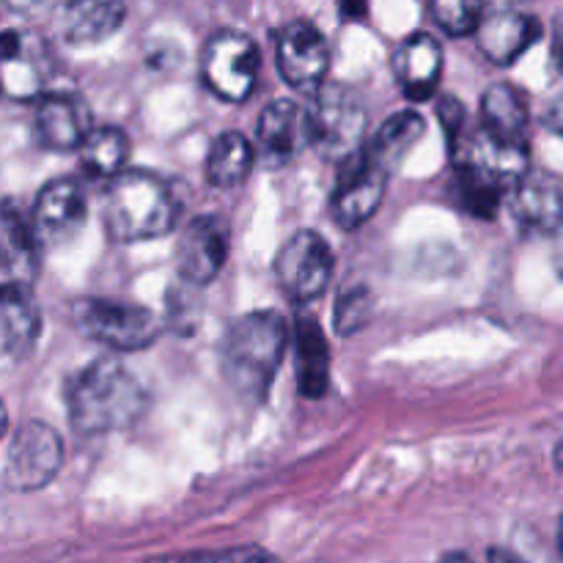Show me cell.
Masks as SVG:
<instances>
[{
	"mask_svg": "<svg viewBox=\"0 0 563 563\" xmlns=\"http://www.w3.org/2000/svg\"><path fill=\"white\" fill-rule=\"evenodd\" d=\"M143 412L146 390L113 357L93 361L69 390V421L88 438L132 427Z\"/></svg>",
	"mask_w": 563,
	"mask_h": 563,
	"instance_id": "1",
	"label": "cell"
},
{
	"mask_svg": "<svg viewBox=\"0 0 563 563\" xmlns=\"http://www.w3.org/2000/svg\"><path fill=\"white\" fill-rule=\"evenodd\" d=\"M289 330L275 311L242 317L223 344V374L231 388L251 401H262L284 361Z\"/></svg>",
	"mask_w": 563,
	"mask_h": 563,
	"instance_id": "2",
	"label": "cell"
},
{
	"mask_svg": "<svg viewBox=\"0 0 563 563\" xmlns=\"http://www.w3.org/2000/svg\"><path fill=\"white\" fill-rule=\"evenodd\" d=\"M176 198L148 170H119L104 190V229L115 242H143L168 234L176 223Z\"/></svg>",
	"mask_w": 563,
	"mask_h": 563,
	"instance_id": "3",
	"label": "cell"
},
{
	"mask_svg": "<svg viewBox=\"0 0 563 563\" xmlns=\"http://www.w3.org/2000/svg\"><path fill=\"white\" fill-rule=\"evenodd\" d=\"M311 113H306V137L322 157L341 159L361 152L366 135V108L352 88L328 82L319 86Z\"/></svg>",
	"mask_w": 563,
	"mask_h": 563,
	"instance_id": "4",
	"label": "cell"
},
{
	"mask_svg": "<svg viewBox=\"0 0 563 563\" xmlns=\"http://www.w3.org/2000/svg\"><path fill=\"white\" fill-rule=\"evenodd\" d=\"M75 322L88 339L115 352L146 350L159 335V322L148 308L113 300H77Z\"/></svg>",
	"mask_w": 563,
	"mask_h": 563,
	"instance_id": "5",
	"label": "cell"
},
{
	"mask_svg": "<svg viewBox=\"0 0 563 563\" xmlns=\"http://www.w3.org/2000/svg\"><path fill=\"white\" fill-rule=\"evenodd\" d=\"M451 154L456 157V170L484 181L498 192L511 190L528 174V165H531L526 143L504 141V137L489 135L487 130L460 137Z\"/></svg>",
	"mask_w": 563,
	"mask_h": 563,
	"instance_id": "6",
	"label": "cell"
},
{
	"mask_svg": "<svg viewBox=\"0 0 563 563\" xmlns=\"http://www.w3.org/2000/svg\"><path fill=\"white\" fill-rule=\"evenodd\" d=\"M60 462H64V443L58 432L42 421H27L11 440L3 478L16 493H36L58 476Z\"/></svg>",
	"mask_w": 563,
	"mask_h": 563,
	"instance_id": "7",
	"label": "cell"
},
{
	"mask_svg": "<svg viewBox=\"0 0 563 563\" xmlns=\"http://www.w3.org/2000/svg\"><path fill=\"white\" fill-rule=\"evenodd\" d=\"M258 75V47L240 31L214 33L203 49V80L225 102H245Z\"/></svg>",
	"mask_w": 563,
	"mask_h": 563,
	"instance_id": "8",
	"label": "cell"
},
{
	"mask_svg": "<svg viewBox=\"0 0 563 563\" xmlns=\"http://www.w3.org/2000/svg\"><path fill=\"white\" fill-rule=\"evenodd\" d=\"M275 275L295 302H308L322 295L333 275V251L317 231H297L275 258Z\"/></svg>",
	"mask_w": 563,
	"mask_h": 563,
	"instance_id": "9",
	"label": "cell"
},
{
	"mask_svg": "<svg viewBox=\"0 0 563 563\" xmlns=\"http://www.w3.org/2000/svg\"><path fill=\"white\" fill-rule=\"evenodd\" d=\"M385 181L388 174L363 148L341 159V176L333 192L335 223L350 231L366 223L383 203Z\"/></svg>",
	"mask_w": 563,
	"mask_h": 563,
	"instance_id": "10",
	"label": "cell"
},
{
	"mask_svg": "<svg viewBox=\"0 0 563 563\" xmlns=\"http://www.w3.org/2000/svg\"><path fill=\"white\" fill-rule=\"evenodd\" d=\"M275 58H278V69L284 80L297 91L313 93L324 82V75H328V42L306 20L289 22L280 31L278 44H275Z\"/></svg>",
	"mask_w": 563,
	"mask_h": 563,
	"instance_id": "11",
	"label": "cell"
},
{
	"mask_svg": "<svg viewBox=\"0 0 563 563\" xmlns=\"http://www.w3.org/2000/svg\"><path fill=\"white\" fill-rule=\"evenodd\" d=\"M49 75V53L38 36L20 31L0 33V88L11 99H33L44 93Z\"/></svg>",
	"mask_w": 563,
	"mask_h": 563,
	"instance_id": "12",
	"label": "cell"
},
{
	"mask_svg": "<svg viewBox=\"0 0 563 563\" xmlns=\"http://www.w3.org/2000/svg\"><path fill=\"white\" fill-rule=\"evenodd\" d=\"M229 258V225L214 214H201L181 234L176 267L187 284L203 286L214 280Z\"/></svg>",
	"mask_w": 563,
	"mask_h": 563,
	"instance_id": "13",
	"label": "cell"
},
{
	"mask_svg": "<svg viewBox=\"0 0 563 563\" xmlns=\"http://www.w3.org/2000/svg\"><path fill=\"white\" fill-rule=\"evenodd\" d=\"M86 223V192L75 179H55L42 187L33 207V234L38 245H64Z\"/></svg>",
	"mask_w": 563,
	"mask_h": 563,
	"instance_id": "14",
	"label": "cell"
},
{
	"mask_svg": "<svg viewBox=\"0 0 563 563\" xmlns=\"http://www.w3.org/2000/svg\"><path fill=\"white\" fill-rule=\"evenodd\" d=\"M91 130V113L77 93H42L33 115V137L49 152H71Z\"/></svg>",
	"mask_w": 563,
	"mask_h": 563,
	"instance_id": "15",
	"label": "cell"
},
{
	"mask_svg": "<svg viewBox=\"0 0 563 563\" xmlns=\"http://www.w3.org/2000/svg\"><path fill=\"white\" fill-rule=\"evenodd\" d=\"M121 0H64L55 14V31L71 47L99 44L124 25Z\"/></svg>",
	"mask_w": 563,
	"mask_h": 563,
	"instance_id": "16",
	"label": "cell"
},
{
	"mask_svg": "<svg viewBox=\"0 0 563 563\" xmlns=\"http://www.w3.org/2000/svg\"><path fill=\"white\" fill-rule=\"evenodd\" d=\"M38 333H42V317L31 284L20 280L0 284V355L22 357L33 350Z\"/></svg>",
	"mask_w": 563,
	"mask_h": 563,
	"instance_id": "17",
	"label": "cell"
},
{
	"mask_svg": "<svg viewBox=\"0 0 563 563\" xmlns=\"http://www.w3.org/2000/svg\"><path fill=\"white\" fill-rule=\"evenodd\" d=\"M394 71L407 99L427 102L438 91L440 75H443V47L429 33H412L396 49Z\"/></svg>",
	"mask_w": 563,
	"mask_h": 563,
	"instance_id": "18",
	"label": "cell"
},
{
	"mask_svg": "<svg viewBox=\"0 0 563 563\" xmlns=\"http://www.w3.org/2000/svg\"><path fill=\"white\" fill-rule=\"evenodd\" d=\"M476 42L482 53L487 55L493 64L509 66L515 64L520 55L528 53L533 42L542 33V25L533 20L531 14H520V11H500V14L482 16L476 25Z\"/></svg>",
	"mask_w": 563,
	"mask_h": 563,
	"instance_id": "19",
	"label": "cell"
},
{
	"mask_svg": "<svg viewBox=\"0 0 563 563\" xmlns=\"http://www.w3.org/2000/svg\"><path fill=\"white\" fill-rule=\"evenodd\" d=\"M306 137V113L289 99L269 102L258 115L256 148L264 163L286 165Z\"/></svg>",
	"mask_w": 563,
	"mask_h": 563,
	"instance_id": "20",
	"label": "cell"
},
{
	"mask_svg": "<svg viewBox=\"0 0 563 563\" xmlns=\"http://www.w3.org/2000/svg\"><path fill=\"white\" fill-rule=\"evenodd\" d=\"M38 240L16 203L0 201V269L9 280L31 284L38 273Z\"/></svg>",
	"mask_w": 563,
	"mask_h": 563,
	"instance_id": "21",
	"label": "cell"
},
{
	"mask_svg": "<svg viewBox=\"0 0 563 563\" xmlns=\"http://www.w3.org/2000/svg\"><path fill=\"white\" fill-rule=\"evenodd\" d=\"M511 212L520 225L528 231H542V234H553L559 229L561 220V187L559 179L550 174L542 176H522L515 187H511Z\"/></svg>",
	"mask_w": 563,
	"mask_h": 563,
	"instance_id": "22",
	"label": "cell"
},
{
	"mask_svg": "<svg viewBox=\"0 0 563 563\" xmlns=\"http://www.w3.org/2000/svg\"><path fill=\"white\" fill-rule=\"evenodd\" d=\"M330 383V350L322 328L313 317L297 322V385L306 399L324 396Z\"/></svg>",
	"mask_w": 563,
	"mask_h": 563,
	"instance_id": "23",
	"label": "cell"
},
{
	"mask_svg": "<svg viewBox=\"0 0 563 563\" xmlns=\"http://www.w3.org/2000/svg\"><path fill=\"white\" fill-rule=\"evenodd\" d=\"M427 132V121L416 110H401V113L390 115L383 126H379L377 137L372 143L368 157L388 174V170L399 168L407 159V154L418 146V141Z\"/></svg>",
	"mask_w": 563,
	"mask_h": 563,
	"instance_id": "24",
	"label": "cell"
},
{
	"mask_svg": "<svg viewBox=\"0 0 563 563\" xmlns=\"http://www.w3.org/2000/svg\"><path fill=\"white\" fill-rule=\"evenodd\" d=\"M253 154H256V148L242 132H223L209 148V185L220 187V190H231V187L242 185L253 168Z\"/></svg>",
	"mask_w": 563,
	"mask_h": 563,
	"instance_id": "25",
	"label": "cell"
},
{
	"mask_svg": "<svg viewBox=\"0 0 563 563\" xmlns=\"http://www.w3.org/2000/svg\"><path fill=\"white\" fill-rule=\"evenodd\" d=\"M484 130L504 141H520L526 137L528 130V104L517 88L506 86V82H495L487 93H484Z\"/></svg>",
	"mask_w": 563,
	"mask_h": 563,
	"instance_id": "26",
	"label": "cell"
},
{
	"mask_svg": "<svg viewBox=\"0 0 563 563\" xmlns=\"http://www.w3.org/2000/svg\"><path fill=\"white\" fill-rule=\"evenodd\" d=\"M77 148H80V165L88 176L110 179L124 168L130 157V137L119 126H99V130H88Z\"/></svg>",
	"mask_w": 563,
	"mask_h": 563,
	"instance_id": "27",
	"label": "cell"
},
{
	"mask_svg": "<svg viewBox=\"0 0 563 563\" xmlns=\"http://www.w3.org/2000/svg\"><path fill=\"white\" fill-rule=\"evenodd\" d=\"M434 22L451 36H467L484 16V0H429Z\"/></svg>",
	"mask_w": 563,
	"mask_h": 563,
	"instance_id": "28",
	"label": "cell"
},
{
	"mask_svg": "<svg viewBox=\"0 0 563 563\" xmlns=\"http://www.w3.org/2000/svg\"><path fill=\"white\" fill-rule=\"evenodd\" d=\"M143 563H280V561L262 548H231V550H214V553L159 555V559L143 561Z\"/></svg>",
	"mask_w": 563,
	"mask_h": 563,
	"instance_id": "29",
	"label": "cell"
},
{
	"mask_svg": "<svg viewBox=\"0 0 563 563\" xmlns=\"http://www.w3.org/2000/svg\"><path fill=\"white\" fill-rule=\"evenodd\" d=\"M372 291L363 289V286H355L346 295H341L339 306H335V328H339V333L352 335L366 328V322L372 319Z\"/></svg>",
	"mask_w": 563,
	"mask_h": 563,
	"instance_id": "30",
	"label": "cell"
},
{
	"mask_svg": "<svg viewBox=\"0 0 563 563\" xmlns=\"http://www.w3.org/2000/svg\"><path fill=\"white\" fill-rule=\"evenodd\" d=\"M440 119L445 124V137H449V146L454 148L462 137V124H465V110L456 99H443L440 104Z\"/></svg>",
	"mask_w": 563,
	"mask_h": 563,
	"instance_id": "31",
	"label": "cell"
},
{
	"mask_svg": "<svg viewBox=\"0 0 563 563\" xmlns=\"http://www.w3.org/2000/svg\"><path fill=\"white\" fill-rule=\"evenodd\" d=\"M3 3L20 14H38V11H47L55 0H3Z\"/></svg>",
	"mask_w": 563,
	"mask_h": 563,
	"instance_id": "32",
	"label": "cell"
},
{
	"mask_svg": "<svg viewBox=\"0 0 563 563\" xmlns=\"http://www.w3.org/2000/svg\"><path fill=\"white\" fill-rule=\"evenodd\" d=\"M368 0H341V14H346L350 20H357L366 11Z\"/></svg>",
	"mask_w": 563,
	"mask_h": 563,
	"instance_id": "33",
	"label": "cell"
},
{
	"mask_svg": "<svg viewBox=\"0 0 563 563\" xmlns=\"http://www.w3.org/2000/svg\"><path fill=\"white\" fill-rule=\"evenodd\" d=\"M487 563H526L522 559H517L515 553H509V550H500V548H493L487 553Z\"/></svg>",
	"mask_w": 563,
	"mask_h": 563,
	"instance_id": "34",
	"label": "cell"
},
{
	"mask_svg": "<svg viewBox=\"0 0 563 563\" xmlns=\"http://www.w3.org/2000/svg\"><path fill=\"white\" fill-rule=\"evenodd\" d=\"M440 563H473V561L467 559L465 553H449V555H443V561Z\"/></svg>",
	"mask_w": 563,
	"mask_h": 563,
	"instance_id": "35",
	"label": "cell"
},
{
	"mask_svg": "<svg viewBox=\"0 0 563 563\" xmlns=\"http://www.w3.org/2000/svg\"><path fill=\"white\" fill-rule=\"evenodd\" d=\"M5 429H9V412H5L3 401H0V438L5 434Z\"/></svg>",
	"mask_w": 563,
	"mask_h": 563,
	"instance_id": "36",
	"label": "cell"
}]
</instances>
